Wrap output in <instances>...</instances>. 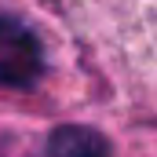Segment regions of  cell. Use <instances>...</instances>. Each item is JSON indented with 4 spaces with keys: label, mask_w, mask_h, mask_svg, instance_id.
<instances>
[{
    "label": "cell",
    "mask_w": 157,
    "mask_h": 157,
    "mask_svg": "<svg viewBox=\"0 0 157 157\" xmlns=\"http://www.w3.org/2000/svg\"><path fill=\"white\" fill-rule=\"evenodd\" d=\"M44 73V48L18 18L0 15V88H33Z\"/></svg>",
    "instance_id": "obj_1"
},
{
    "label": "cell",
    "mask_w": 157,
    "mask_h": 157,
    "mask_svg": "<svg viewBox=\"0 0 157 157\" xmlns=\"http://www.w3.org/2000/svg\"><path fill=\"white\" fill-rule=\"evenodd\" d=\"M48 157H110V143L80 124H62L48 139Z\"/></svg>",
    "instance_id": "obj_2"
}]
</instances>
